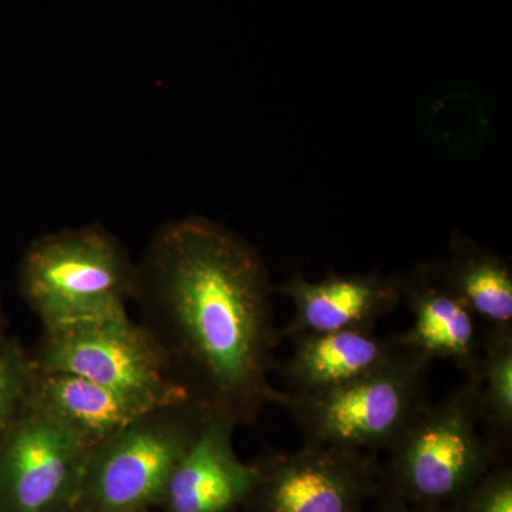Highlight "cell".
<instances>
[{
  "instance_id": "obj_1",
  "label": "cell",
  "mask_w": 512,
  "mask_h": 512,
  "mask_svg": "<svg viewBox=\"0 0 512 512\" xmlns=\"http://www.w3.org/2000/svg\"><path fill=\"white\" fill-rule=\"evenodd\" d=\"M272 293L256 249L204 218L164 225L138 269L136 298L178 379L237 424L254 423L275 393Z\"/></svg>"
},
{
  "instance_id": "obj_2",
  "label": "cell",
  "mask_w": 512,
  "mask_h": 512,
  "mask_svg": "<svg viewBox=\"0 0 512 512\" xmlns=\"http://www.w3.org/2000/svg\"><path fill=\"white\" fill-rule=\"evenodd\" d=\"M507 458L485 433L473 386L464 380L440 400H430L387 450L376 498L443 512Z\"/></svg>"
},
{
  "instance_id": "obj_3",
  "label": "cell",
  "mask_w": 512,
  "mask_h": 512,
  "mask_svg": "<svg viewBox=\"0 0 512 512\" xmlns=\"http://www.w3.org/2000/svg\"><path fill=\"white\" fill-rule=\"evenodd\" d=\"M431 363L410 345L375 372L326 392L275 389L271 404L289 414L306 446L387 451L430 402Z\"/></svg>"
},
{
  "instance_id": "obj_4",
  "label": "cell",
  "mask_w": 512,
  "mask_h": 512,
  "mask_svg": "<svg viewBox=\"0 0 512 512\" xmlns=\"http://www.w3.org/2000/svg\"><path fill=\"white\" fill-rule=\"evenodd\" d=\"M20 288L43 329L52 330L126 315L138 269L103 229H66L30 245Z\"/></svg>"
},
{
  "instance_id": "obj_5",
  "label": "cell",
  "mask_w": 512,
  "mask_h": 512,
  "mask_svg": "<svg viewBox=\"0 0 512 512\" xmlns=\"http://www.w3.org/2000/svg\"><path fill=\"white\" fill-rule=\"evenodd\" d=\"M211 412L188 400L140 414L93 448L76 505L84 512H141L161 504L174 468Z\"/></svg>"
},
{
  "instance_id": "obj_6",
  "label": "cell",
  "mask_w": 512,
  "mask_h": 512,
  "mask_svg": "<svg viewBox=\"0 0 512 512\" xmlns=\"http://www.w3.org/2000/svg\"><path fill=\"white\" fill-rule=\"evenodd\" d=\"M37 370L92 380L146 409L191 399L154 333L126 315L43 330Z\"/></svg>"
},
{
  "instance_id": "obj_7",
  "label": "cell",
  "mask_w": 512,
  "mask_h": 512,
  "mask_svg": "<svg viewBox=\"0 0 512 512\" xmlns=\"http://www.w3.org/2000/svg\"><path fill=\"white\" fill-rule=\"evenodd\" d=\"M92 448L26 407L0 436V512L76 507Z\"/></svg>"
},
{
  "instance_id": "obj_8",
  "label": "cell",
  "mask_w": 512,
  "mask_h": 512,
  "mask_svg": "<svg viewBox=\"0 0 512 512\" xmlns=\"http://www.w3.org/2000/svg\"><path fill=\"white\" fill-rule=\"evenodd\" d=\"M258 466L249 512H366L379 493L380 463L362 451L305 444Z\"/></svg>"
},
{
  "instance_id": "obj_9",
  "label": "cell",
  "mask_w": 512,
  "mask_h": 512,
  "mask_svg": "<svg viewBox=\"0 0 512 512\" xmlns=\"http://www.w3.org/2000/svg\"><path fill=\"white\" fill-rule=\"evenodd\" d=\"M238 424L211 412L197 439L174 468L161 504L167 512H237L259 480L258 464H247L234 447Z\"/></svg>"
},
{
  "instance_id": "obj_10",
  "label": "cell",
  "mask_w": 512,
  "mask_h": 512,
  "mask_svg": "<svg viewBox=\"0 0 512 512\" xmlns=\"http://www.w3.org/2000/svg\"><path fill=\"white\" fill-rule=\"evenodd\" d=\"M293 303L295 315L282 329L288 339L340 330L375 329L377 320L392 313L402 301V282L394 276L329 275L319 282L292 276L272 285Z\"/></svg>"
},
{
  "instance_id": "obj_11",
  "label": "cell",
  "mask_w": 512,
  "mask_h": 512,
  "mask_svg": "<svg viewBox=\"0 0 512 512\" xmlns=\"http://www.w3.org/2000/svg\"><path fill=\"white\" fill-rule=\"evenodd\" d=\"M292 355L282 363L286 392L313 394L335 389L375 372L409 348L402 333L380 336L352 329L292 339Z\"/></svg>"
},
{
  "instance_id": "obj_12",
  "label": "cell",
  "mask_w": 512,
  "mask_h": 512,
  "mask_svg": "<svg viewBox=\"0 0 512 512\" xmlns=\"http://www.w3.org/2000/svg\"><path fill=\"white\" fill-rule=\"evenodd\" d=\"M400 282L402 299L413 313L412 328L402 333L404 340L433 360H451L470 379L483 353L485 328L480 320L439 272H417Z\"/></svg>"
},
{
  "instance_id": "obj_13",
  "label": "cell",
  "mask_w": 512,
  "mask_h": 512,
  "mask_svg": "<svg viewBox=\"0 0 512 512\" xmlns=\"http://www.w3.org/2000/svg\"><path fill=\"white\" fill-rule=\"evenodd\" d=\"M29 406L92 450L150 410L84 377L37 369Z\"/></svg>"
},
{
  "instance_id": "obj_14",
  "label": "cell",
  "mask_w": 512,
  "mask_h": 512,
  "mask_svg": "<svg viewBox=\"0 0 512 512\" xmlns=\"http://www.w3.org/2000/svg\"><path fill=\"white\" fill-rule=\"evenodd\" d=\"M439 274L484 328L512 330V275L507 262L457 238L453 259Z\"/></svg>"
},
{
  "instance_id": "obj_15",
  "label": "cell",
  "mask_w": 512,
  "mask_h": 512,
  "mask_svg": "<svg viewBox=\"0 0 512 512\" xmlns=\"http://www.w3.org/2000/svg\"><path fill=\"white\" fill-rule=\"evenodd\" d=\"M476 396L485 433L505 454L512 443V330L485 328L476 373L466 379Z\"/></svg>"
},
{
  "instance_id": "obj_16",
  "label": "cell",
  "mask_w": 512,
  "mask_h": 512,
  "mask_svg": "<svg viewBox=\"0 0 512 512\" xmlns=\"http://www.w3.org/2000/svg\"><path fill=\"white\" fill-rule=\"evenodd\" d=\"M35 373L32 355L0 333V436L28 407Z\"/></svg>"
},
{
  "instance_id": "obj_17",
  "label": "cell",
  "mask_w": 512,
  "mask_h": 512,
  "mask_svg": "<svg viewBox=\"0 0 512 512\" xmlns=\"http://www.w3.org/2000/svg\"><path fill=\"white\" fill-rule=\"evenodd\" d=\"M443 512H512L510 458L491 468Z\"/></svg>"
},
{
  "instance_id": "obj_18",
  "label": "cell",
  "mask_w": 512,
  "mask_h": 512,
  "mask_svg": "<svg viewBox=\"0 0 512 512\" xmlns=\"http://www.w3.org/2000/svg\"><path fill=\"white\" fill-rule=\"evenodd\" d=\"M377 507L375 512H433L417 510L409 505L399 503V501L389 500V498H376Z\"/></svg>"
},
{
  "instance_id": "obj_19",
  "label": "cell",
  "mask_w": 512,
  "mask_h": 512,
  "mask_svg": "<svg viewBox=\"0 0 512 512\" xmlns=\"http://www.w3.org/2000/svg\"><path fill=\"white\" fill-rule=\"evenodd\" d=\"M64 512H69V511H64Z\"/></svg>"
},
{
  "instance_id": "obj_20",
  "label": "cell",
  "mask_w": 512,
  "mask_h": 512,
  "mask_svg": "<svg viewBox=\"0 0 512 512\" xmlns=\"http://www.w3.org/2000/svg\"><path fill=\"white\" fill-rule=\"evenodd\" d=\"M0 333H2V332H0Z\"/></svg>"
}]
</instances>
